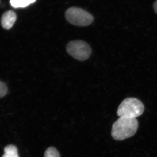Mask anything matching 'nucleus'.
I'll use <instances>...</instances> for the list:
<instances>
[{"label":"nucleus","instance_id":"obj_1","mask_svg":"<svg viewBox=\"0 0 157 157\" xmlns=\"http://www.w3.org/2000/svg\"><path fill=\"white\" fill-rule=\"evenodd\" d=\"M138 128L136 118L120 117L113 124L111 135L116 140H124L135 135Z\"/></svg>","mask_w":157,"mask_h":157},{"label":"nucleus","instance_id":"obj_2","mask_svg":"<svg viewBox=\"0 0 157 157\" xmlns=\"http://www.w3.org/2000/svg\"><path fill=\"white\" fill-rule=\"evenodd\" d=\"M144 110L143 103L134 98H126L120 104L117 114L120 117L136 118L143 113Z\"/></svg>","mask_w":157,"mask_h":157},{"label":"nucleus","instance_id":"obj_3","mask_svg":"<svg viewBox=\"0 0 157 157\" xmlns=\"http://www.w3.org/2000/svg\"><path fill=\"white\" fill-rule=\"evenodd\" d=\"M66 19L69 23L77 26L89 25L94 20L92 15L83 9L72 7L65 13Z\"/></svg>","mask_w":157,"mask_h":157},{"label":"nucleus","instance_id":"obj_4","mask_svg":"<svg viewBox=\"0 0 157 157\" xmlns=\"http://www.w3.org/2000/svg\"><path fill=\"white\" fill-rule=\"evenodd\" d=\"M67 50L71 56L80 61L87 59L92 52L89 45L81 40H76L69 42L67 45Z\"/></svg>","mask_w":157,"mask_h":157},{"label":"nucleus","instance_id":"obj_5","mask_svg":"<svg viewBox=\"0 0 157 157\" xmlns=\"http://www.w3.org/2000/svg\"><path fill=\"white\" fill-rule=\"evenodd\" d=\"M17 19V15L14 11H9L3 14L1 23L4 29L9 30L12 28Z\"/></svg>","mask_w":157,"mask_h":157},{"label":"nucleus","instance_id":"obj_6","mask_svg":"<svg viewBox=\"0 0 157 157\" xmlns=\"http://www.w3.org/2000/svg\"><path fill=\"white\" fill-rule=\"evenodd\" d=\"M36 1V0H10V4L14 8H23Z\"/></svg>","mask_w":157,"mask_h":157},{"label":"nucleus","instance_id":"obj_7","mask_svg":"<svg viewBox=\"0 0 157 157\" xmlns=\"http://www.w3.org/2000/svg\"><path fill=\"white\" fill-rule=\"evenodd\" d=\"M2 157H19L17 147L13 145L6 146Z\"/></svg>","mask_w":157,"mask_h":157},{"label":"nucleus","instance_id":"obj_8","mask_svg":"<svg viewBox=\"0 0 157 157\" xmlns=\"http://www.w3.org/2000/svg\"><path fill=\"white\" fill-rule=\"evenodd\" d=\"M44 157H60L59 152L54 147H48L45 151Z\"/></svg>","mask_w":157,"mask_h":157},{"label":"nucleus","instance_id":"obj_9","mask_svg":"<svg viewBox=\"0 0 157 157\" xmlns=\"http://www.w3.org/2000/svg\"><path fill=\"white\" fill-rule=\"evenodd\" d=\"M8 91L7 86L5 83L0 82V98H2L7 94Z\"/></svg>","mask_w":157,"mask_h":157},{"label":"nucleus","instance_id":"obj_10","mask_svg":"<svg viewBox=\"0 0 157 157\" xmlns=\"http://www.w3.org/2000/svg\"><path fill=\"white\" fill-rule=\"evenodd\" d=\"M153 8L155 12V13L157 14V0L154 3Z\"/></svg>","mask_w":157,"mask_h":157}]
</instances>
